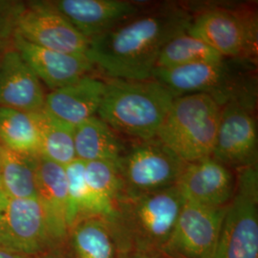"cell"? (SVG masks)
Listing matches in <instances>:
<instances>
[{"mask_svg": "<svg viewBox=\"0 0 258 258\" xmlns=\"http://www.w3.org/2000/svg\"><path fill=\"white\" fill-rule=\"evenodd\" d=\"M191 19L190 12L176 4L143 8L89 40L86 56L110 79L150 80L163 48L187 31Z\"/></svg>", "mask_w": 258, "mask_h": 258, "instance_id": "6da1fadb", "label": "cell"}, {"mask_svg": "<svg viewBox=\"0 0 258 258\" xmlns=\"http://www.w3.org/2000/svg\"><path fill=\"white\" fill-rule=\"evenodd\" d=\"M184 202L175 185L147 194H121L107 220L120 252L164 253Z\"/></svg>", "mask_w": 258, "mask_h": 258, "instance_id": "7a4b0ae2", "label": "cell"}, {"mask_svg": "<svg viewBox=\"0 0 258 258\" xmlns=\"http://www.w3.org/2000/svg\"><path fill=\"white\" fill-rule=\"evenodd\" d=\"M176 96L150 79L105 81V91L97 116L121 135L139 141L156 138Z\"/></svg>", "mask_w": 258, "mask_h": 258, "instance_id": "3957f363", "label": "cell"}, {"mask_svg": "<svg viewBox=\"0 0 258 258\" xmlns=\"http://www.w3.org/2000/svg\"><path fill=\"white\" fill-rule=\"evenodd\" d=\"M249 60L223 58L170 69H155L152 78L176 97L208 95L220 106L233 101L255 100L254 78Z\"/></svg>", "mask_w": 258, "mask_h": 258, "instance_id": "277c9868", "label": "cell"}, {"mask_svg": "<svg viewBox=\"0 0 258 258\" xmlns=\"http://www.w3.org/2000/svg\"><path fill=\"white\" fill-rule=\"evenodd\" d=\"M222 106L204 94L176 97L156 139L191 163L212 156Z\"/></svg>", "mask_w": 258, "mask_h": 258, "instance_id": "5b68a950", "label": "cell"}, {"mask_svg": "<svg viewBox=\"0 0 258 258\" xmlns=\"http://www.w3.org/2000/svg\"><path fill=\"white\" fill-rule=\"evenodd\" d=\"M226 58L249 60L257 50V19L249 10L212 6L192 16L186 31Z\"/></svg>", "mask_w": 258, "mask_h": 258, "instance_id": "8992f818", "label": "cell"}, {"mask_svg": "<svg viewBox=\"0 0 258 258\" xmlns=\"http://www.w3.org/2000/svg\"><path fill=\"white\" fill-rule=\"evenodd\" d=\"M237 171L213 258H258L257 166Z\"/></svg>", "mask_w": 258, "mask_h": 258, "instance_id": "52a82bcc", "label": "cell"}, {"mask_svg": "<svg viewBox=\"0 0 258 258\" xmlns=\"http://www.w3.org/2000/svg\"><path fill=\"white\" fill-rule=\"evenodd\" d=\"M185 164L158 139L142 141L117 162L122 194H147L173 186Z\"/></svg>", "mask_w": 258, "mask_h": 258, "instance_id": "ba28073f", "label": "cell"}, {"mask_svg": "<svg viewBox=\"0 0 258 258\" xmlns=\"http://www.w3.org/2000/svg\"><path fill=\"white\" fill-rule=\"evenodd\" d=\"M0 244L28 257L58 249L38 200L13 198L2 191Z\"/></svg>", "mask_w": 258, "mask_h": 258, "instance_id": "9c48e42d", "label": "cell"}, {"mask_svg": "<svg viewBox=\"0 0 258 258\" xmlns=\"http://www.w3.org/2000/svg\"><path fill=\"white\" fill-rule=\"evenodd\" d=\"M255 100H241L222 107L212 158L230 168L257 166Z\"/></svg>", "mask_w": 258, "mask_h": 258, "instance_id": "30bf717a", "label": "cell"}, {"mask_svg": "<svg viewBox=\"0 0 258 258\" xmlns=\"http://www.w3.org/2000/svg\"><path fill=\"white\" fill-rule=\"evenodd\" d=\"M227 208L184 202L164 253L170 258H213Z\"/></svg>", "mask_w": 258, "mask_h": 258, "instance_id": "8fae6325", "label": "cell"}, {"mask_svg": "<svg viewBox=\"0 0 258 258\" xmlns=\"http://www.w3.org/2000/svg\"><path fill=\"white\" fill-rule=\"evenodd\" d=\"M15 34L37 46L62 53L86 55L89 48V40L48 1L26 4Z\"/></svg>", "mask_w": 258, "mask_h": 258, "instance_id": "7c38bea8", "label": "cell"}, {"mask_svg": "<svg viewBox=\"0 0 258 258\" xmlns=\"http://www.w3.org/2000/svg\"><path fill=\"white\" fill-rule=\"evenodd\" d=\"M236 175L212 156L186 163L175 186L184 202L207 207L228 206L233 197Z\"/></svg>", "mask_w": 258, "mask_h": 258, "instance_id": "4fadbf2b", "label": "cell"}, {"mask_svg": "<svg viewBox=\"0 0 258 258\" xmlns=\"http://www.w3.org/2000/svg\"><path fill=\"white\" fill-rule=\"evenodd\" d=\"M49 4L88 40L136 15L143 5L127 0H56Z\"/></svg>", "mask_w": 258, "mask_h": 258, "instance_id": "5bb4252c", "label": "cell"}, {"mask_svg": "<svg viewBox=\"0 0 258 258\" xmlns=\"http://www.w3.org/2000/svg\"><path fill=\"white\" fill-rule=\"evenodd\" d=\"M46 93L34 70L12 44L0 57V106L29 113L44 109Z\"/></svg>", "mask_w": 258, "mask_h": 258, "instance_id": "9a60e30c", "label": "cell"}, {"mask_svg": "<svg viewBox=\"0 0 258 258\" xmlns=\"http://www.w3.org/2000/svg\"><path fill=\"white\" fill-rule=\"evenodd\" d=\"M11 44L50 91L75 83L92 71L93 64L86 55L37 46L17 34L14 35Z\"/></svg>", "mask_w": 258, "mask_h": 258, "instance_id": "2e32d148", "label": "cell"}, {"mask_svg": "<svg viewBox=\"0 0 258 258\" xmlns=\"http://www.w3.org/2000/svg\"><path fill=\"white\" fill-rule=\"evenodd\" d=\"M104 91L105 81L85 75L75 83L47 93L43 110L76 127L97 116Z\"/></svg>", "mask_w": 258, "mask_h": 258, "instance_id": "e0dca14e", "label": "cell"}, {"mask_svg": "<svg viewBox=\"0 0 258 258\" xmlns=\"http://www.w3.org/2000/svg\"><path fill=\"white\" fill-rule=\"evenodd\" d=\"M37 200L46 217L52 238L59 249L68 236L67 179L64 166L39 156L37 169Z\"/></svg>", "mask_w": 258, "mask_h": 258, "instance_id": "ac0fdd59", "label": "cell"}, {"mask_svg": "<svg viewBox=\"0 0 258 258\" xmlns=\"http://www.w3.org/2000/svg\"><path fill=\"white\" fill-rule=\"evenodd\" d=\"M126 150L123 140L98 116H94L75 127L76 157L83 163L118 162Z\"/></svg>", "mask_w": 258, "mask_h": 258, "instance_id": "d6986e66", "label": "cell"}, {"mask_svg": "<svg viewBox=\"0 0 258 258\" xmlns=\"http://www.w3.org/2000/svg\"><path fill=\"white\" fill-rule=\"evenodd\" d=\"M71 258H119L120 249L107 220L88 217L69 229L67 241Z\"/></svg>", "mask_w": 258, "mask_h": 258, "instance_id": "ffe728a7", "label": "cell"}, {"mask_svg": "<svg viewBox=\"0 0 258 258\" xmlns=\"http://www.w3.org/2000/svg\"><path fill=\"white\" fill-rule=\"evenodd\" d=\"M0 146L11 151L40 156L37 113L0 106Z\"/></svg>", "mask_w": 258, "mask_h": 258, "instance_id": "44dd1931", "label": "cell"}, {"mask_svg": "<svg viewBox=\"0 0 258 258\" xmlns=\"http://www.w3.org/2000/svg\"><path fill=\"white\" fill-rule=\"evenodd\" d=\"M38 158L1 147L0 191L13 198L37 199Z\"/></svg>", "mask_w": 258, "mask_h": 258, "instance_id": "7402d4cb", "label": "cell"}, {"mask_svg": "<svg viewBox=\"0 0 258 258\" xmlns=\"http://www.w3.org/2000/svg\"><path fill=\"white\" fill-rule=\"evenodd\" d=\"M87 184L100 210L101 217L110 219L115 206L122 194V184L117 162L94 161L84 163Z\"/></svg>", "mask_w": 258, "mask_h": 258, "instance_id": "603a6c76", "label": "cell"}, {"mask_svg": "<svg viewBox=\"0 0 258 258\" xmlns=\"http://www.w3.org/2000/svg\"><path fill=\"white\" fill-rule=\"evenodd\" d=\"M37 120L41 139L40 156L64 167L77 160L74 126L44 110L37 113Z\"/></svg>", "mask_w": 258, "mask_h": 258, "instance_id": "cb8c5ba5", "label": "cell"}, {"mask_svg": "<svg viewBox=\"0 0 258 258\" xmlns=\"http://www.w3.org/2000/svg\"><path fill=\"white\" fill-rule=\"evenodd\" d=\"M226 58L201 39L186 32L173 37L161 51L155 69H170Z\"/></svg>", "mask_w": 258, "mask_h": 258, "instance_id": "d4e9b609", "label": "cell"}, {"mask_svg": "<svg viewBox=\"0 0 258 258\" xmlns=\"http://www.w3.org/2000/svg\"><path fill=\"white\" fill-rule=\"evenodd\" d=\"M67 179V223L70 229L75 223L88 217H101L100 210L87 184L84 163L75 160L65 166Z\"/></svg>", "mask_w": 258, "mask_h": 258, "instance_id": "484cf974", "label": "cell"}, {"mask_svg": "<svg viewBox=\"0 0 258 258\" xmlns=\"http://www.w3.org/2000/svg\"><path fill=\"white\" fill-rule=\"evenodd\" d=\"M26 3L15 0H0V49L11 45L17 23Z\"/></svg>", "mask_w": 258, "mask_h": 258, "instance_id": "4316f807", "label": "cell"}, {"mask_svg": "<svg viewBox=\"0 0 258 258\" xmlns=\"http://www.w3.org/2000/svg\"><path fill=\"white\" fill-rule=\"evenodd\" d=\"M119 258H170L161 252H143V251H124L120 252Z\"/></svg>", "mask_w": 258, "mask_h": 258, "instance_id": "83f0119b", "label": "cell"}, {"mask_svg": "<svg viewBox=\"0 0 258 258\" xmlns=\"http://www.w3.org/2000/svg\"><path fill=\"white\" fill-rule=\"evenodd\" d=\"M0 258H28V256L18 253L0 244Z\"/></svg>", "mask_w": 258, "mask_h": 258, "instance_id": "f1b7e54d", "label": "cell"}, {"mask_svg": "<svg viewBox=\"0 0 258 258\" xmlns=\"http://www.w3.org/2000/svg\"><path fill=\"white\" fill-rule=\"evenodd\" d=\"M28 258H67L63 256L62 254L58 253L57 251H51V252H46V253H42V254H38L35 256H31Z\"/></svg>", "mask_w": 258, "mask_h": 258, "instance_id": "f546056e", "label": "cell"}, {"mask_svg": "<svg viewBox=\"0 0 258 258\" xmlns=\"http://www.w3.org/2000/svg\"><path fill=\"white\" fill-rule=\"evenodd\" d=\"M5 49H6V48H5ZM3 50H4V49H0V57H1V54H2V52H3Z\"/></svg>", "mask_w": 258, "mask_h": 258, "instance_id": "4dcf8cb0", "label": "cell"}, {"mask_svg": "<svg viewBox=\"0 0 258 258\" xmlns=\"http://www.w3.org/2000/svg\"><path fill=\"white\" fill-rule=\"evenodd\" d=\"M0 161H1V146H0Z\"/></svg>", "mask_w": 258, "mask_h": 258, "instance_id": "1f68e13d", "label": "cell"}]
</instances>
